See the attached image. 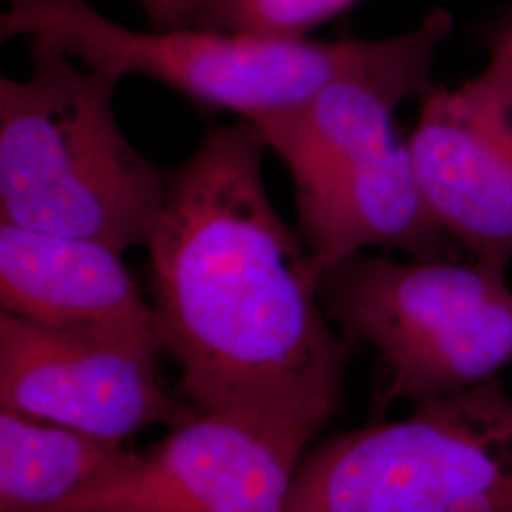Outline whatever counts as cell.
I'll list each match as a JSON object with an SVG mask.
<instances>
[{"label":"cell","mask_w":512,"mask_h":512,"mask_svg":"<svg viewBox=\"0 0 512 512\" xmlns=\"http://www.w3.org/2000/svg\"><path fill=\"white\" fill-rule=\"evenodd\" d=\"M260 129L247 118L205 133L167 171L148 241L164 351L200 414H239L315 439L340 410L355 342L319 300L300 234L264 183Z\"/></svg>","instance_id":"cell-1"},{"label":"cell","mask_w":512,"mask_h":512,"mask_svg":"<svg viewBox=\"0 0 512 512\" xmlns=\"http://www.w3.org/2000/svg\"><path fill=\"white\" fill-rule=\"evenodd\" d=\"M454 16L433 10L399 37L380 40H264L203 29L135 31L90 0H8L0 38H40L84 67L160 80L205 107L253 120L310 99L342 78L399 82L420 99L437 84L433 63Z\"/></svg>","instance_id":"cell-2"},{"label":"cell","mask_w":512,"mask_h":512,"mask_svg":"<svg viewBox=\"0 0 512 512\" xmlns=\"http://www.w3.org/2000/svg\"><path fill=\"white\" fill-rule=\"evenodd\" d=\"M27 80L0 78V222L103 243L147 247L167 171L122 133L107 69H78L54 44L27 38Z\"/></svg>","instance_id":"cell-3"},{"label":"cell","mask_w":512,"mask_h":512,"mask_svg":"<svg viewBox=\"0 0 512 512\" xmlns=\"http://www.w3.org/2000/svg\"><path fill=\"white\" fill-rule=\"evenodd\" d=\"M408 99L420 95L355 76L251 120L291 173L298 234L319 274L368 247L450 258L452 239L431 217L408 141L395 133V110Z\"/></svg>","instance_id":"cell-4"},{"label":"cell","mask_w":512,"mask_h":512,"mask_svg":"<svg viewBox=\"0 0 512 512\" xmlns=\"http://www.w3.org/2000/svg\"><path fill=\"white\" fill-rule=\"evenodd\" d=\"M319 300L346 338L378 351L380 418L397 401L490 384L512 363V289L494 264L359 253L321 274Z\"/></svg>","instance_id":"cell-5"},{"label":"cell","mask_w":512,"mask_h":512,"mask_svg":"<svg viewBox=\"0 0 512 512\" xmlns=\"http://www.w3.org/2000/svg\"><path fill=\"white\" fill-rule=\"evenodd\" d=\"M283 512H512L511 393L494 380L323 442Z\"/></svg>","instance_id":"cell-6"},{"label":"cell","mask_w":512,"mask_h":512,"mask_svg":"<svg viewBox=\"0 0 512 512\" xmlns=\"http://www.w3.org/2000/svg\"><path fill=\"white\" fill-rule=\"evenodd\" d=\"M311 440L239 414H198L44 512H283Z\"/></svg>","instance_id":"cell-7"},{"label":"cell","mask_w":512,"mask_h":512,"mask_svg":"<svg viewBox=\"0 0 512 512\" xmlns=\"http://www.w3.org/2000/svg\"><path fill=\"white\" fill-rule=\"evenodd\" d=\"M158 357L0 311V404L21 414L124 440L192 420L158 378Z\"/></svg>","instance_id":"cell-8"},{"label":"cell","mask_w":512,"mask_h":512,"mask_svg":"<svg viewBox=\"0 0 512 512\" xmlns=\"http://www.w3.org/2000/svg\"><path fill=\"white\" fill-rule=\"evenodd\" d=\"M423 200L473 260H512V95L488 71L421 99L408 139Z\"/></svg>","instance_id":"cell-9"},{"label":"cell","mask_w":512,"mask_h":512,"mask_svg":"<svg viewBox=\"0 0 512 512\" xmlns=\"http://www.w3.org/2000/svg\"><path fill=\"white\" fill-rule=\"evenodd\" d=\"M2 311L50 329L112 340L148 355L164 351L156 313L122 253L0 222Z\"/></svg>","instance_id":"cell-10"},{"label":"cell","mask_w":512,"mask_h":512,"mask_svg":"<svg viewBox=\"0 0 512 512\" xmlns=\"http://www.w3.org/2000/svg\"><path fill=\"white\" fill-rule=\"evenodd\" d=\"M126 450L120 440L0 408V512L48 511Z\"/></svg>","instance_id":"cell-11"},{"label":"cell","mask_w":512,"mask_h":512,"mask_svg":"<svg viewBox=\"0 0 512 512\" xmlns=\"http://www.w3.org/2000/svg\"><path fill=\"white\" fill-rule=\"evenodd\" d=\"M359 0H205L192 29L264 40H306Z\"/></svg>","instance_id":"cell-12"},{"label":"cell","mask_w":512,"mask_h":512,"mask_svg":"<svg viewBox=\"0 0 512 512\" xmlns=\"http://www.w3.org/2000/svg\"><path fill=\"white\" fill-rule=\"evenodd\" d=\"M152 31L192 29L205 0H135Z\"/></svg>","instance_id":"cell-13"},{"label":"cell","mask_w":512,"mask_h":512,"mask_svg":"<svg viewBox=\"0 0 512 512\" xmlns=\"http://www.w3.org/2000/svg\"><path fill=\"white\" fill-rule=\"evenodd\" d=\"M512 95V8L490 38V63L484 69Z\"/></svg>","instance_id":"cell-14"}]
</instances>
